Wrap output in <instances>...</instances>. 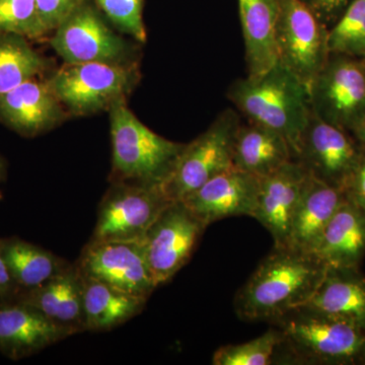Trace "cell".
I'll list each match as a JSON object with an SVG mask.
<instances>
[{"instance_id": "obj_2", "label": "cell", "mask_w": 365, "mask_h": 365, "mask_svg": "<svg viewBox=\"0 0 365 365\" xmlns=\"http://www.w3.org/2000/svg\"><path fill=\"white\" fill-rule=\"evenodd\" d=\"M227 98L249 122L284 137L295 158L312 108L309 88L292 71L278 62L261 76L235 81Z\"/></svg>"}, {"instance_id": "obj_5", "label": "cell", "mask_w": 365, "mask_h": 365, "mask_svg": "<svg viewBox=\"0 0 365 365\" xmlns=\"http://www.w3.org/2000/svg\"><path fill=\"white\" fill-rule=\"evenodd\" d=\"M241 118L227 109L192 143L185 144L170 176L162 185L170 201H182L213 177L234 167V145Z\"/></svg>"}, {"instance_id": "obj_10", "label": "cell", "mask_w": 365, "mask_h": 365, "mask_svg": "<svg viewBox=\"0 0 365 365\" xmlns=\"http://www.w3.org/2000/svg\"><path fill=\"white\" fill-rule=\"evenodd\" d=\"M54 31L50 44L66 64H131L130 45L107 25L91 0L76 7Z\"/></svg>"}, {"instance_id": "obj_32", "label": "cell", "mask_w": 365, "mask_h": 365, "mask_svg": "<svg viewBox=\"0 0 365 365\" xmlns=\"http://www.w3.org/2000/svg\"><path fill=\"white\" fill-rule=\"evenodd\" d=\"M324 25L331 28L354 0H302Z\"/></svg>"}, {"instance_id": "obj_33", "label": "cell", "mask_w": 365, "mask_h": 365, "mask_svg": "<svg viewBox=\"0 0 365 365\" xmlns=\"http://www.w3.org/2000/svg\"><path fill=\"white\" fill-rule=\"evenodd\" d=\"M345 195L365 209V148L345 189Z\"/></svg>"}, {"instance_id": "obj_24", "label": "cell", "mask_w": 365, "mask_h": 365, "mask_svg": "<svg viewBox=\"0 0 365 365\" xmlns=\"http://www.w3.org/2000/svg\"><path fill=\"white\" fill-rule=\"evenodd\" d=\"M83 282L86 331L106 332L123 325L140 314L148 302L145 297L128 294L83 274Z\"/></svg>"}, {"instance_id": "obj_20", "label": "cell", "mask_w": 365, "mask_h": 365, "mask_svg": "<svg viewBox=\"0 0 365 365\" xmlns=\"http://www.w3.org/2000/svg\"><path fill=\"white\" fill-rule=\"evenodd\" d=\"M248 76L256 78L279 62L277 30L278 0H237Z\"/></svg>"}, {"instance_id": "obj_23", "label": "cell", "mask_w": 365, "mask_h": 365, "mask_svg": "<svg viewBox=\"0 0 365 365\" xmlns=\"http://www.w3.org/2000/svg\"><path fill=\"white\" fill-rule=\"evenodd\" d=\"M292 160V146L278 132L253 122L240 125L234 145L237 169L260 179Z\"/></svg>"}, {"instance_id": "obj_15", "label": "cell", "mask_w": 365, "mask_h": 365, "mask_svg": "<svg viewBox=\"0 0 365 365\" xmlns=\"http://www.w3.org/2000/svg\"><path fill=\"white\" fill-rule=\"evenodd\" d=\"M259 185V178L232 167L209 180L182 202L206 227L232 216L253 217Z\"/></svg>"}, {"instance_id": "obj_22", "label": "cell", "mask_w": 365, "mask_h": 365, "mask_svg": "<svg viewBox=\"0 0 365 365\" xmlns=\"http://www.w3.org/2000/svg\"><path fill=\"white\" fill-rule=\"evenodd\" d=\"M304 306L365 329V276L359 267H327Z\"/></svg>"}, {"instance_id": "obj_31", "label": "cell", "mask_w": 365, "mask_h": 365, "mask_svg": "<svg viewBox=\"0 0 365 365\" xmlns=\"http://www.w3.org/2000/svg\"><path fill=\"white\" fill-rule=\"evenodd\" d=\"M86 0H36L43 35L52 32Z\"/></svg>"}, {"instance_id": "obj_11", "label": "cell", "mask_w": 365, "mask_h": 365, "mask_svg": "<svg viewBox=\"0 0 365 365\" xmlns=\"http://www.w3.org/2000/svg\"><path fill=\"white\" fill-rule=\"evenodd\" d=\"M206 227L182 201H175L148 228L141 244L157 288L188 263Z\"/></svg>"}, {"instance_id": "obj_6", "label": "cell", "mask_w": 365, "mask_h": 365, "mask_svg": "<svg viewBox=\"0 0 365 365\" xmlns=\"http://www.w3.org/2000/svg\"><path fill=\"white\" fill-rule=\"evenodd\" d=\"M139 73L127 64H67L47 83L61 104L74 115H90L110 109L135 88Z\"/></svg>"}, {"instance_id": "obj_9", "label": "cell", "mask_w": 365, "mask_h": 365, "mask_svg": "<svg viewBox=\"0 0 365 365\" xmlns=\"http://www.w3.org/2000/svg\"><path fill=\"white\" fill-rule=\"evenodd\" d=\"M278 57L283 66L311 88L329 58V28L302 0H278Z\"/></svg>"}, {"instance_id": "obj_8", "label": "cell", "mask_w": 365, "mask_h": 365, "mask_svg": "<svg viewBox=\"0 0 365 365\" xmlns=\"http://www.w3.org/2000/svg\"><path fill=\"white\" fill-rule=\"evenodd\" d=\"M309 91L312 112L351 134L365 112L364 59L330 53Z\"/></svg>"}, {"instance_id": "obj_30", "label": "cell", "mask_w": 365, "mask_h": 365, "mask_svg": "<svg viewBox=\"0 0 365 365\" xmlns=\"http://www.w3.org/2000/svg\"><path fill=\"white\" fill-rule=\"evenodd\" d=\"M96 6L122 32L139 43L148 38L143 21L144 0H93Z\"/></svg>"}, {"instance_id": "obj_27", "label": "cell", "mask_w": 365, "mask_h": 365, "mask_svg": "<svg viewBox=\"0 0 365 365\" xmlns=\"http://www.w3.org/2000/svg\"><path fill=\"white\" fill-rule=\"evenodd\" d=\"M329 52L365 58V0H354L328 33Z\"/></svg>"}, {"instance_id": "obj_1", "label": "cell", "mask_w": 365, "mask_h": 365, "mask_svg": "<svg viewBox=\"0 0 365 365\" xmlns=\"http://www.w3.org/2000/svg\"><path fill=\"white\" fill-rule=\"evenodd\" d=\"M328 266L314 253L274 248L235 299V313L247 322H272L304 307L323 280Z\"/></svg>"}, {"instance_id": "obj_17", "label": "cell", "mask_w": 365, "mask_h": 365, "mask_svg": "<svg viewBox=\"0 0 365 365\" xmlns=\"http://www.w3.org/2000/svg\"><path fill=\"white\" fill-rule=\"evenodd\" d=\"M63 119V105L47 81L31 79L0 95V122L19 135H41Z\"/></svg>"}, {"instance_id": "obj_26", "label": "cell", "mask_w": 365, "mask_h": 365, "mask_svg": "<svg viewBox=\"0 0 365 365\" xmlns=\"http://www.w3.org/2000/svg\"><path fill=\"white\" fill-rule=\"evenodd\" d=\"M51 66L29 43L28 38L16 34H0V95L39 78Z\"/></svg>"}, {"instance_id": "obj_13", "label": "cell", "mask_w": 365, "mask_h": 365, "mask_svg": "<svg viewBox=\"0 0 365 365\" xmlns=\"http://www.w3.org/2000/svg\"><path fill=\"white\" fill-rule=\"evenodd\" d=\"M76 265L83 275L145 299L157 288L141 242L90 241Z\"/></svg>"}, {"instance_id": "obj_19", "label": "cell", "mask_w": 365, "mask_h": 365, "mask_svg": "<svg viewBox=\"0 0 365 365\" xmlns=\"http://www.w3.org/2000/svg\"><path fill=\"white\" fill-rule=\"evenodd\" d=\"M345 193L309 175L292 217L288 247L314 253Z\"/></svg>"}, {"instance_id": "obj_16", "label": "cell", "mask_w": 365, "mask_h": 365, "mask_svg": "<svg viewBox=\"0 0 365 365\" xmlns=\"http://www.w3.org/2000/svg\"><path fill=\"white\" fill-rule=\"evenodd\" d=\"M72 335L28 304L0 302V352L7 359H26Z\"/></svg>"}, {"instance_id": "obj_28", "label": "cell", "mask_w": 365, "mask_h": 365, "mask_svg": "<svg viewBox=\"0 0 365 365\" xmlns=\"http://www.w3.org/2000/svg\"><path fill=\"white\" fill-rule=\"evenodd\" d=\"M281 341L279 331L274 327L263 335L241 344L225 345L216 350L213 365H268L275 361Z\"/></svg>"}, {"instance_id": "obj_3", "label": "cell", "mask_w": 365, "mask_h": 365, "mask_svg": "<svg viewBox=\"0 0 365 365\" xmlns=\"http://www.w3.org/2000/svg\"><path fill=\"white\" fill-rule=\"evenodd\" d=\"M280 332L278 352L282 361L297 364H365V329L319 313L307 306L297 307L272 321ZM276 357V356H275Z\"/></svg>"}, {"instance_id": "obj_37", "label": "cell", "mask_w": 365, "mask_h": 365, "mask_svg": "<svg viewBox=\"0 0 365 365\" xmlns=\"http://www.w3.org/2000/svg\"><path fill=\"white\" fill-rule=\"evenodd\" d=\"M364 67H365V58L364 59Z\"/></svg>"}, {"instance_id": "obj_36", "label": "cell", "mask_w": 365, "mask_h": 365, "mask_svg": "<svg viewBox=\"0 0 365 365\" xmlns=\"http://www.w3.org/2000/svg\"><path fill=\"white\" fill-rule=\"evenodd\" d=\"M7 175V163L6 158L0 155V182L6 180Z\"/></svg>"}, {"instance_id": "obj_21", "label": "cell", "mask_w": 365, "mask_h": 365, "mask_svg": "<svg viewBox=\"0 0 365 365\" xmlns=\"http://www.w3.org/2000/svg\"><path fill=\"white\" fill-rule=\"evenodd\" d=\"M314 253L331 267H359L365 255V209L346 196Z\"/></svg>"}, {"instance_id": "obj_18", "label": "cell", "mask_w": 365, "mask_h": 365, "mask_svg": "<svg viewBox=\"0 0 365 365\" xmlns=\"http://www.w3.org/2000/svg\"><path fill=\"white\" fill-rule=\"evenodd\" d=\"M14 300L38 309L73 335L86 331L83 274L76 263L69 264L44 284L21 292Z\"/></svg>"}, {"instance_id": "obj_25", "label": "cell", "mask_w": 365, "mask_h": 365, "mask_svg": "<svg viewBox=\"0 0 365 365\" xmlns=\"http://www.w3.org/2000/svg\"><path fill=\"white\" fill-rule=\"evenodd\" d=\"M0 252L20 292L44 284L71 264L18 237H0Z\"/></svg>"}, {"instance_id": "obj_12", "label": "cell", "mask_w": 365, "mask_h": 365, "mask_svg": "<svg viewBox=\"0 0 365 365\" xmlns=\"http://www.w3.org/2000/svg\"><path fill=\"white\" fill-rule=\"evenodd\" d=\"M361 151L362 146L352 134L327 123L312 112L294 160L319 181L345 192Z\"/></svg>"}, {"instance_id": "obj_7", "label": "cell", "mask_w": 365, "mask_h": 365, "mask_svg": "<svg viewBox=\"0 0 365 365\" xmlns=\"http://www.w3.org/2000/svg\"><path fill=\"white\" fill-rule=\"evenodd\" d=\"M172 202L160 186L111 182L98 205L91 242H141Z\"/></svg>"}, {"instance_id": "obj_4", "label": "cell", "mask_w": 365, "mask_h": 365, "mask_svg": "<svg viewBox=\"0 0 365 365\" xmlns=\"http://www.w3.org/2000/svg\"><path fill=\"white\" fill-rule=\"evenodd\" d=\"M112 140L111 182L162 187L170 176L184 143L158 135L140 121L126 98L110 108Z\"/></svg>"}, {"instance_id": "obj_29", "label": "cell", "mask_w": 365, "mask_h": 365, "mask_svg": "<svg viewBox=\"0 0 365 365\" xmlns=\"http://www.w3.org/2000/svg\"><path fill=\"white\" fill-rule=\"evenodd\" d=\"M11 33L28 39L43 37L36 0H0V34Z\"/></svg>"}, {"instance_id": "obj_34", "label": "cell", "mask_w": 365, "mask_h": 365, "mask_svg": "<svg viewBox=\"0 0 365 365\" xmlns=\"http://www.w3.org/2000/svg\"><path fill=\"white\" fill-rule=\"evenodd\" d=\"M20 294V288L14 282L6 261L0 252V302H11Z\"/></svg>"}, {"instance_id": "obj_14", "label": "cell", "mask_w": 365, "mask_h": 365, "mask_svg": "<svg viewBox=\"0 0 365 365\" xmlns=\"http://www.w3.org/2000/svg\"><path fill=\"white\" fill-rule=\"evenodd\" d=\"M309 172L297 160L268 176L260 178L253 217L272 235L274 248H287L290 225Z\"/></svg>"}, {"instance_id": "obj_35", "label": "cell", "mask_w": 365, "mask_h": 365, "mask_svg": "<svg viewBox=\"0 0 365 365\" xmlns=\"http://www.w3.org/2000/svg\"><path fill=\"white\" fill-rule=\"evenodd\" d=\"M351 134L352 136L356 139L357 143H359L362 148H365V112L364 116L360 119L359 124L356 125V127H355Z\"/></svg>"}]
</instances>
